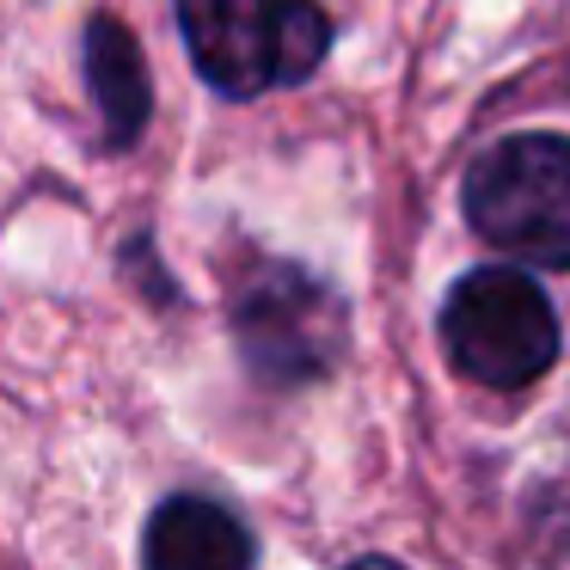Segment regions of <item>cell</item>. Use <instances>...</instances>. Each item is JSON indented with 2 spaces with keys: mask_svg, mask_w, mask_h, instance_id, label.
<instances>
[{
  "mask_svg": "<svg viewBox=\"0 0 570 570\" xmlns=\"http://www.w3.org/2000/svg\"><path fill=\"white\" fill-rule=\"evenodd\" d=\"M258 558V540L234 509L209 497H166L141 533V564L148 570H246Z\"/></svg>",
  "mask_w": 570,
  "mask_h": 570,
  "instance_id": "5",
  "label": "cell"
},
{
  "mask_svg": "<svg viewBox=\"0 0 570 570\" xmlns=\"http://www.w3.org/2000/svg\"><path fill=\"white\" fill-rule=\"evenodd\" d=\"M466 222L497 252L570 271V136H509L472 166Z\"/></svg>",
  "mask_w": 570,
  "mask_h": 570,
  "instance_id": "3",
  "label": "cell"
},
{
  "mask_svg": "<svg viewBox=\"0 0 570 570\" xmlns=\"http://www.w3.org/2000/svg\"><path fill=\"white\" fill-rule=\"evenodd\" d=\"M178 31L222 99L295 87L332 50V19L313 0H178Z\"/></svg>",
  "mask_w": 570,
  "mask_h": 570,
  "instance_id": "1",
  "label": "cell"
},
{
  "mask_svg": "<svg viewBox=\"0 0 570 570\" xmlns=\"http://www.w3.org/2000/svg\"><path fill=\"white\" fill-rule=\"evenodd\" d=\"M87 80H92V105H99V124H105V148H129L148 129L154 87H148L141 43L129 38L124 19L111 13L87 19Z\"/></svg>",
  "mask_w": 570,
  "mask_h": 570,
  "instance_id": "6",
  "label": "cell"
},
{
  "mask_svg": "<svg viewBox=\"0 0 570 570\" xmlns=\"http://www.w3.org/2000/svg\"><path fill=\"white\" fill-rule=\"evenodd\" d=\"M234 337L252 374L271 386L320 381L344 350V307L301 264H258L234 288Z\"/></svg>",
  "mask_w": 570,
  "mask_h": 570,
  "instance_id": "4",
  "label": "cell"
},
{
  "mask_svg": "<svg viewBox=\"0 0 570 570\" xmlns=\"http://www.w3.org/2000/svg\"><path fill=\"white\" fill-rule=\"evenodd\" d=\"M442 350L479 386H533L558 362V313L533 276L515 264H484L448 288Z\"/></svg>",
  "mask_w": 570,
  "mask_h": 570,
  "instance_id": "2",
  "label": "cell"
}]
</instances>
